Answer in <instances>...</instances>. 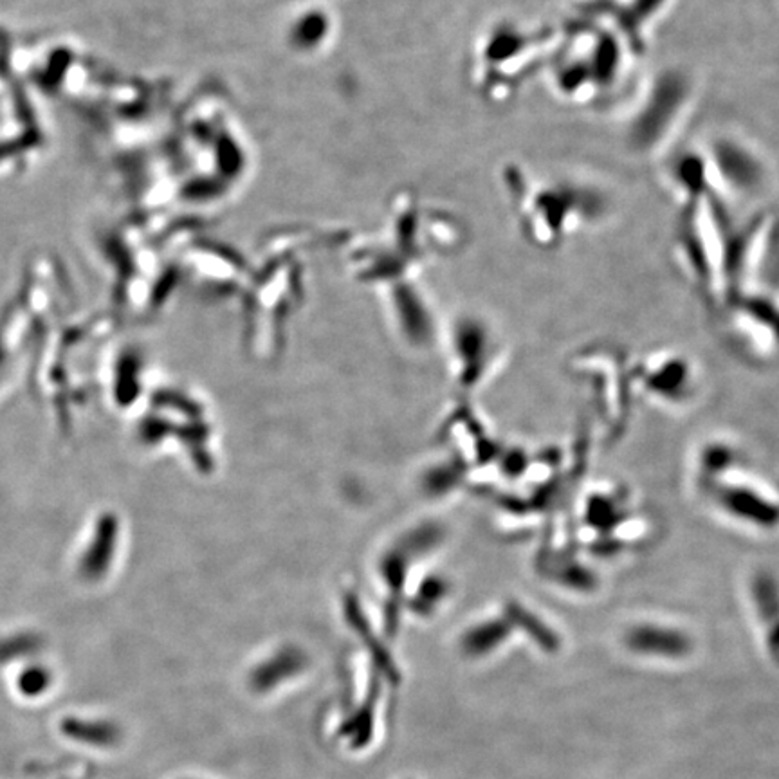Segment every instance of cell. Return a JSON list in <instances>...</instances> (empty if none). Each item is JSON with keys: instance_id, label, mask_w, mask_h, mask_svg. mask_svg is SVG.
<instances>
[{"instance_id": "1", "label": "cell", "mask_w": 779, "mask_h": 779, "mask_svg": "<svg viewBox=\"0 0 779 779\" xmlns=\"http://www.w3.org/2000/svg\"><path fill=\"white\" fill-rule=\"evenodd\" d=\"M513 186L520 226L536 246H558L603 219L608 208L603 193L574 179L532 183L527 175L516 174Z\"/></svg>"}, {"instance_id": "2", "label": "cell", "mask_w": 779, "mask_h": 779, "mask_svg": "<svg viewBox=\"0 0 779 779\" xmlns=\"http://www.w3.org/2000/svg\"><path fill=\"white\" fill-rule=\"evenodd\" d=\"M628 51L633 53L632 47L614 26H581L561 33L550 56L556 91L572 103L596 100L621 82Z\"/></svg>"}, {"instance_id": "3", "label": "cell", "mask_w": 779, "mask_h": 779, "mask_svg": "<svg viewBox=\"0 0 779 779\" xmlns=\"http://www.w3.org/2000/svg\"><path fill=\"white\" fill-rule=\"evenodd\" d=\"M560 35L545 28L500 22L487 31L475 51V78L491 96L507 94L543 62L549 64Z\"/></svg>"}, {"instance_id": "4", "label": "cell", "mask_w": 779, "mask_h": 779, "mask_svg": "<svg viewBox=\"0 0 779 779\" xmlns=\"http://www.w3.org/2000/svg\"><path fill=\"white\" fill-rule=\"evenodd\" d=\"M691 98V85L682 73H666L651 83L639 116L630 125L633 147L659 148L668 139Z\"/></svg>"}, {"instance_id": "5", "label": "cell", "mask_w": 779, "mask_h": 779, "mask_svg": "<svg viewBox=\"0 0 779 779\" xmlns=\"http://www.w3.org/2000/svg\"><path fill=\"white\" fill-rule=\"evenodd\" d=\"M716 197L725 195L749 199L763 192L767 170L765 163L747 143L731 136L711 141L704 152Z\"/></svg>"}, {"instance_id": "6", "label": "cell", "mask_w": 779, "mask_h": 779, "mask_svg": "<svg viewBox=\"0 0 779 779\" xmlns=\"http://www.w3.org/2000/svg\"><path fill=\"white\" fill-rule=\"evenodd\" d=\"M44 145V127L29 96L20 103L11 123L0 129V174L26 163Z\"/></svg>"}, {"instance_id": "7", "label": "cell", "mask_w": 779, "mask_h": 779, "mask_svg": "<svg viewBox=\"0 0 779 779\" xmlns=\"http://www.w3.org/2000/svg\"><path fill=\"white\" fill-rule=\"evenodd\" d=\"M287 31V42L300 53H314L327 42L332 35V22L323 11H305L294 17Z\"/></svg>"}]
</instances>
